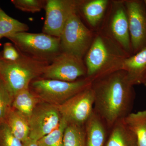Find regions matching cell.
Instances as JSON below:
<instances>
[{"label":"cell","instance_id":"1","mask_svg":"<svg viewBox=\"0 0 146 146\" xmlns=\"http://www.w3.org/2000/svg\"><path fill=\"white\" fill-rule=\"evenodd\" d=\"M91 87L94 111L108 127L112 128L131 113L134 90L124 71L119 70L97 79Z\"/></svg>","mask_w":146,"mask_h":146},{"label":"cell","instance_id":"2","mask_svg":"<svg viewBox=\"0 0 146 146\" xmlns=\"http://www.w3.org/2000/svg\"><path fill=\"white\" fill-rule=\"evenodd\" d=\"M127 53L111 37L99 34L93 40L85 58L86 77L93 80L121 70Z\"/></svg>","mask_w":146,"mask_h":146},{"label":"cell","instance_id":"3","mask_svg":"<svg viewBox=\"0 0 146 146\" xmlns=\"http://www.w3.org/2000/svg\"><path fill=\"white\" fill-rule=\"evenodd\" d=\"M20 53V58L15 61H7L0 57V78L13 97L19 91L29 89L32 82L42 77L45 68L51 63Z\"/></svg>","mask_w":146,"mask_h":146},{"label":"cell","instance_id":"4","mask_svg":"<svg viewBox=\"0 0 146 146\" xmlns=\"http://www.w3.org/2000/svg\"><path fill=\"white\" fill-rule=\"evenodd\" d=\"M93 81L86 77L72 82L39 78L32 82L29 89L42 101L59 106L91 86Z\"/></svg>","mask_w":146,"mask_h":146},{"label":"cell","instance_id":"5","mask_svg":"<svg viewBox=\"0 0 146 146\" xmlns=\"http://www.w3.org/2000/svg\"><path fill=\"white\" fill-rule=\"evenodd\" d=\"M8 39L21 53L51 62L61 52L59 37L45 33H19Z\"/></svg>","mask_w":146,"mask_h":146},{"label":"cell","instance_id":"6","mask_svg":"<svg viewBox=\"0 0 146 146\" xmlns=\"http://www.w3.org/2000/svg\"><path fill=\"white\" fill-rule=\"evenodd\" d=\"M93 34L83 24L77 12L68 19L59 37L61 52L82 59L93 42Z\"/></svg>","mask_w":146,"mask_h":146},{"label":"cell","instance_id":"7","mask_svg":"<svg viewBox=\"0 0 146 146\" xmlns=\"http://www.w3.org/2000/svg\"><path fill=\"white\" fill-rule=\"evenodd\" d=\"M83 2L75 0H47L43 33L60 37L68 19Z\"/></svg>","mask_w":146,"mask_h":146},{"label":"cell","instance_id":"8","mask_svg":"<svg viewBox=\"0 0 146 146\" xmlns=\"http://www.w3.org/2000/svg\"><path fill=\"white\" fill-rule=\"evenodd\" d=\"M86 74V65L82 59L61 52L46 67L41 78L72 82Z\"/></svg>","mask_w":146,"mask_h":146},{"label":"cell","instance_id":"9","mask_svg":"<svg viewBox=\"0 0 146 146\" xmlns=\"http://www.w3.org/2000/svg\"><path fill=\"white\" fill-rule=\"evenodd\" d=\"M91 86L58 106L61 118L68 124L84 126L91 117L94 105V95Z\"/></svg>","mask_w":146,"mask_h":146},{"label":"cell","instance_id":"10","mask_svg":"<svg viewBox=\"0 0 146 146\" xmlns=\"http://www.w3.org/2000/svg\"><path fill=\"white\" fill-rule=\"evenodd\" d=\"M61 118L58 106L41 101L29 119V138L38 141L56 129Z\"/></svg>","mask_w":146,"mask_h":146},{"label":"cell","instance_id":"11","mask_svg":"<svg viewBox=\"0 0 146 146\" xmlns=\"http://www.w3.org/2000/svg\"><path fill=\"white\" fill-rule=\"evenodd\" d=\"M132 50L135 53L146 47V9L144 2H125Z\"/></svg>","mask_w":146,"mask_h":146},{"label":"cell","instance_id":"12","mask_svg":"<svg viewBox=\"0 0 146 146\" xmlns=\"http://www.w3.org/2000/svg\"><path fill=\"white\" fill-rule=\"evenodd\" d=\"M110 31L114 40L128 53L132 50L128 21L125 7L122 5L117 7L112 15Z\"/></svg>","mask_w":146,"mask_h":146},{"label":"cell","instance_id":"13","mask_svg":"<svg viewBox=\"0 0 146 146\" xmlns=\"http://www.w3.org/2000/svg\"><path fill=\"white\" fill-rule=\"evenodd\" d=\"M121 70L125 72L133 86L142 84L146 74V47L132 56L125 58Z\"/></svg>","mask_w":146,"mask_h":146},{"label":"cell","instance_id":"14","mask_svg":"<svg viewBox=\"0 0 146 146\" xmlns=\"http://www.w3.org/2000/svg\"><path fill=\"white\" fill-rule=\"evenodd\" d=\"M105 123L94 110L85 124L86 134V146H104L106 130Z\"/></svg>","mask_w":146,"mask_h":146},{"label":"cell","instance_id":"15","mask_svg":"<svg viewBox=\"0 0 146 146\" xmlns=\"http://www.w3.org/2000/svg\"><path fill=\"white\" fill-rule=\"evenodd\" d=\"M112 129L106 146H139L136 135L126 125L123 119L115 123Z\"/></svg>","mask_w":146,"mask_h":146},{"label":"cell","instance_id":"16","mask_svg":"<svg viewBox=\"0 0 146 146\" xmlns=\"http://www.w3.org/2000/svg\"><path fill=\"white\" fill-rule=\"evenodd\" d=\"M41 101L29 89H25L14 96L12 108L29 121L35 108Z\"/></svg>","mask_w":146,"mask_h":146},{"label":"cell","instance_id":"17","mask_svg":"<svg viewBox=\"0 0 146 146\" xmlns=\"http://www.w3.org/2000/svg\"><path fill=\"white\" fill-rule=\"evenodd\" d=\"M5 121L13 135L22 143L25 142L29 138V120L17 110L11 108Z\"/></svg>","mask_w":146,"mask_h":146},{"label":"cell","instance_id":"18","mask_svg":"<svg viewBox=\"0 0 146 146\" xmlns=\"http://www.w3.org/2000/svg\"><path fill=\"white\" fill-rule=\"evenodd\" d=\"M123 120L129 128L136 135L138 146H146V110L130 113Z\"/></svg>","mask_w":146,"mask_h":146},{"label":"cell","instance_id":"19","mask_svg":"<svg viewBox=\"0 0 146 146\" xmlns=\"http://www.w3.org/2000/svg\"><path fill=\"white\" fill-rule=\"evenodd\" d=\"M108 0H93L82 3V11L86 20L92 27H96L101 21L106 10Z\"/></svg>","mask_w":146,"mask_h":146},{"label":"cell","instance_id":"20","mask_svg":"<svg viewBox=\"0 0 146 146\" xmlns=\"http://www.w3.org/2000/svg\"><path fill=\"white\" fill-rule=\"evenodd\" d=\"M29 30L27 24L8 16L0 7V38L9 37Z\"/></svg>","mask_w":146,"mask_h":146},{"label":"cell","instance_id":"21","mask_svg":"<svg viewBox=\"0 0 146 146\" xmlns=\"http://www.w3.org/2000/svg\"><path fill=\"white\" fill-rule=\"evenodd\" d=\"M85 127L68 124L63 135V146H86Z\"/></svg>","mask_w":146,"mask_h":146},{"label":"cell","instance_id":"22","mask_svg":"<svg viewBox=\"0 0 146 146\" xmlns=\"http://www.w3.org/2000/svg\"><path fill=\"white\" fill-rule=\"evenodd\" d=\"M68 123L61 118L59 126L56 129L37 141L39 146H63L64 131Z\"/></svg>","mask_w":146,"mask_h":146},{"label":"cell","instance_id":"23","mask_svg":"<svg viewBox=\"0 0 146 146\" xmlns=\"http://www.w3.org/2000/svg\"><path fill=\"white\" fill-rule=\"evenodd\" d=\"M13 97L0 78V123L5 121L12 108Z\"/></svg>","mask_w":146,"mask_h":146},{"label":"cell","instance_id":"24","mask_svg":"<svg viewBox=\"0 0 146 146\" xmlns=\"http://www.w3.org/2000/svg\"><path fill=\"white\" fill-rule=\"evenodd\" d=\"M11 3L16 8L25 12L34 13L45 8L46 1L43 0H12Z\"/></svg>","mask_w":146,"mask_h":146},{"label":"cell","instance_id":"25","mask_svg":"<svg viewBox=\"0 0 146 146\" xmlns=\"http://www.w3.org/2000/svg\"><path fill=\"white\" fill-rule=\"evenodd\" d=\"M0 146H23L13 135L5 121L0 123Z\"/></svg>","mask_w":146,"mask_h":146},{"label":"cell","instance_id":"26","mask_svg":"<svg viewBox=\"0 0 146 146\" xmlns=\"http://www.w3.org/2000/svg\"><path fill=\"white\" fill-rule=\"evenodd\" d=\"M21 53L11 43L7 42L4 44L1 58L7 61L17 60L20 57Z\"/></svg>","mask_w":146,"mask_h":146},{"label":"cell","instance_id":"27","mask_svg":"<svg viewBox=\"0 0 146 146\" xmlns=\"http://www.w3.org/2000/svg\"><path fill=\"white\" fill-rule=\"evenodd\" d=\"M23 146H39L37 141L29 138L25 142L23 143Z\"/></svg>","mask_w":146,"mask_h":146},{"label":"cell","instance_id":"28","mask_svg":"<svg viewBox=\"0 0 146 146\" xmlns=\"http://www.w3.org/2000/svg\"><path fill=\"white\" fill-rule=\"evenodd\" d=\"M145 85V86H146V74L145 76L144 77L143 80V82H142V83Z\"/></svg>","mask_w":146,"mask_h":146},{"label":"cell","instance_id":"29","mask_svg":"<svg viewBox=\"0 0 146 146\" xmlns=\"http://www.w3.org/2000/svg\"><path fill=\"white\" fill-rule=\"evenodd\" d=\"M144 4H145V7L146 8V0H145V1H144Z\"/></svg>","mask_w":146,"mask_h":146},{"label":"cell","instance_id":"30","mask_svg":"<svg viewBox=\"0 0 146 146\" xmlns=\"http://www.w3.org/2000/svg\"><path fill=\"white\" fill-rule=\"evenodd\" d=\"M0 39H1V38H0Z\"/></svg>","mask_w":146,"mask_h":146}]
</instances>
